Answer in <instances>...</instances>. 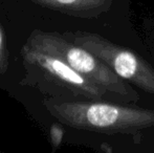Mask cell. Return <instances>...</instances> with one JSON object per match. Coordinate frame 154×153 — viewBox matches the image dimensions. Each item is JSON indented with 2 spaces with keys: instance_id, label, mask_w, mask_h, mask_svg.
Masks as SVG:
<instances>
[{
  "instance_id": "1",
  "label": "cell",
  "mask_w": 154,
  "mask_h": 153,
  "mask_svg": "<svg viewBox=\"0 0 154 153\" xmlns=\"http://www.w3.org/2000/svg\"><path fill=\"white\" fill-rule=\"evenodd\" d=\"M48 111L75 129L131 133L154 126V110L100 102H46Z\"/></svg>"
},
{
  "instance_id": "3",
  "label": "cell",
  "mask_w": 154,
  "mask_h": 153,
  "mask_svg": "<svg viewBox=\"0 0 154 153\" xmlns=\"http://www.w3.org/2000/svg\"><path fill=\"white\" fill-rule=\"evenodd\" d=\"M109 66L120 78L154 94V68L137 54L108 41L97 34L78 32L68 36Z\"/></svg>"
},
{
  "instance_id": "6",
  "label": "cell",
  "mask_w": 154,
  "mask_h": 153,
  "mask_svg": "<svg viewBox=\"0 0 154 153\" xmlns=\"http://www.w3.org/2000/svg\"><path fill=\"white\" fill-rule=\"evenodd\" d=\"M49 135H51V143L53 146V149L56 150L60 147L63 136H64V130L59 124H53L49 130Z\"/></svg>"
},
{
  "instance_id": "7",
  "label": "cell",
  "mask_w": 154,
  "mask_h": 153,
  "mask_svg": "<svg viewBox=\"0 0 154 153\" xmlns=\"http://www.w3.org/2000/svg\"><path fill=\"white\" fill-rule=\"evenodd\" d=\"M8 68V51L4 46V37L2 29L0 27V75H3L6 72Z\"/></svg>"
},
{
  "instance_id": "4",
  "label": "cell",
  "mask_w": 154,
  "mask_h": 153,
  "mask_svg": "<svg viewBox=\"0 0 154 153\" xmlns=\"http://www.w3.org/2000/svg\"><path fill=\"white\" fill-rule=\"evenodd\" d=\"M22 56L26 63L41 69L54 83L66 88L75 96H81L93 101H101L108 93L56 56L32 48L29 45L23 47Z\"/></svg>"
},
{
  "instance_id": "5",
  "label": "cell",
  "mask_w": 154,
  "mask_h": 153,
  "mask_svg": "<svg viewBox=\"0 0 154 153\" xmlns=\"http://www.w3.org/2000/svg\"><path fill=\"white\" fill-rule=\"evenodd\" d=\"M45 8L80 17H94L106 12L113 0H31Z\"/></svg>"
},
{
  "instance_id": "2",
  "label": "cell",
  "mask_w": 154,
  "mask_h": 153,
  "mask_svg": "<svg viewBox=\"0 0 154 153\" xmlns=\"http://www.w3.org/2000/svg\"><path fill=\"white\" fill-rule=\"evenodd\" d=\"M26 45L62 59L70 67L122 102L135 103L140 100L137 92L112 72L109 66L89 50L66 40L59 34L35 31L29 36Z\"/></svg>"
}]
</instances>
